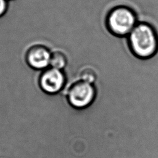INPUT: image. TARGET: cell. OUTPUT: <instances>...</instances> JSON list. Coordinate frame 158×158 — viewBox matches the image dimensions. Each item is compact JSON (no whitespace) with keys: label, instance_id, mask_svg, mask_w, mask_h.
<instances>
[{"label":"cell","instance_id":"4","mask_svg":"<svg viewBox=\"0 0 158 158\" xmlns=\"http://www.w3.org/2000/svg\"><path fill=\"white\" fill-rule=\"evenodd\" d=\"M65 83V76L62 70L50 67L45 69L39 78L41 89L48 94H54L59 92Z\"/></svg>","mask_w":158,"mask_h":158},{"label":"cell","instance_id":"9","mask_svg":"<svg viewBox=\"0 0 158 158\" xmlns=\"http://www.w3.org/2000/svg\"><path fill=\"white\" fill-rule=\"evenodd\" d=\"M9 1H10V0H9Z\"/></svg>","mask_w":158,"mask_h":158},{"label":"cell","instance_id":"5","mask_svg":"<svg viewBox=\"0 0 158 158\" xmlns=\"http://www.w3.org/2000/svg\"><path fill=\"white\" fill-rule=\"evenodd\" d=\"M51 52L48 47L36 44L30 46L27 51L25 60L28 65L37 70L46 69L49 65Z\"/></svg>","mask_w":158,"mask_h":158},{"label":"cell","instance_id":"3","mask_svg":"<svg viewBox=\"0 0 158 158\" xmlns=\"http://www.w3.org/2000/svg\"><path fill=\"white\" fill-rule=\"evenodd\" d=\"M96 95L97 90L94 85L80 80L72 83L69 87L67 98L72 107L83 109L94 103Z\"/></svg>","mask_w":158,"mask_h":158},{"label":"cell","instance_id":"6","mask_svg":"<svg viewBox=\"0 0 158 158\" xmlns=\"http://www.w3.org/2000/svg\"><path fill=\"white\" fill-rule=\"evenodd\" d=\"M67 64V58L65 53L60 51H56L51 53L49 65L51 67L62 70Z\"/></svg>","mask_w":158,"mask_h":158},{"label":"cell","instance_id":"8","mask_svg":"<svg viewBox=\"0 0 158 158\" xmlns=\"http://www.w3.org/2000/svg\"><path fill=\"white\" fill-rule=\"evenodd\" d=\"M9 0H0V18L3 17L9 8Z\"/></svg>","mask_w":158,"mask_h":158},{"label":"cell","instance_id":"1","mask_svg":"<svg viewBox=\"0 0 158 158\" xmlns=\"http://www.w3.org/2000/svg\"><path fill=\"white\" fill-rule=\"evenodd\" d=\"M128 38L133 52L139 57H152L158 49V35L154 28L146 22H138Z\"/></svg>","mask_w":158,"mask_h":158},{"label":"cell","instance_id":"2","mask_svg":"<svg viewBox=\"0 0 158 158\" xmlns=\"http://www.w3.org/2000/svg\"><path fill=\"white\" fill-rule=\"evenodd\" d=\"M138 22L135 12L124 6L112 9L108 13L106 20L108 30L118 36H128Z\"/></svg>","mask_w":158,"mask_h":158},{"label":"cell","instance_id":"7","mask_svg":"<svg viewBox=\"0 0 158 158\" xmlns=\"http://www.w3.org/2000/svg\"><path fill=\"white\" fill-rule=\"evenodd\" d=\"M80 77V80L94 85L98 80V74L96 68L91 66H88L81 70Z\"/></svg>","mask_w":158,"mask_h":158}]
</instances>
